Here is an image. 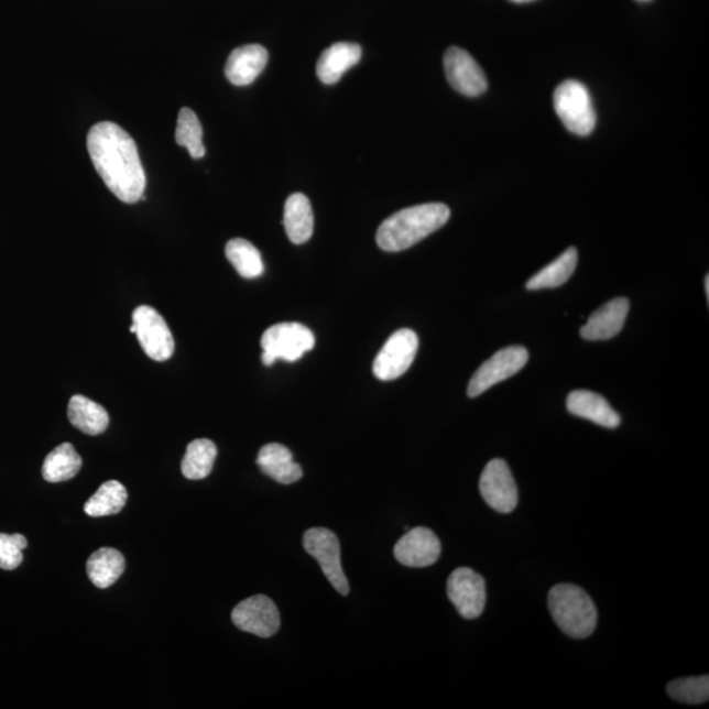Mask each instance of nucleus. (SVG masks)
I'll return each mask as SVG.
<instances>
[{"mask_svg": "<svg viewBox=\"0 0 709 709\" xmlns=\"http://www.w3.org/2000/svg\"><path fill=\"white\" fill-rule=\"evenodd\" d=\"M87 149L101 179L119 200L134 204L142 199L146 176L138 145L124 129L99 122L88 132Z\"/></svg>", "mask_w": 709, "mask_h": 709, "instance_id": "f257e3e1", "label": "nucleus"}, {"mask_svg": "<svg viewBox=\"0 0 709 709\" xmlns=\"http://www.w3.org/2000/svg\"><path fill=\"white\" fill-rule=\"evenodd\" d=\"M451 210L441 203L421 204L400 210L380 225L377 241L381 250L399 252L411 249L445 227Z\"/></svg>", "mask_w": 709, "mask_h": 709, "instance_id": "f03ea898", "label": "nucleus"}, {"mask_svg": "<svg viewBox=\"0 0 709 709\" xmlns=\"http://www.w3.org/2000/svg\"><path fill=\"white\" fill-rule=\"evenodd\" d=\"M548 606L552 618L565 635L581 640L591 636L596 631L597 607L578 586H555L549 591Z\"/></svg>", "mask_w": 709, "mask_h": 709, "instance_id": "7ed1b4c3", "label": "nucleus"}, {"mask_svg": "<svg viewBox=\"0 0 709 709\" xmlns=\"http://www.w3.org/2000/svg\"><path fill=\"white\" fill-rule=\"evenodd\" d=\"M554 103L558 118L568 131L589 135L595 131L597 113L588 88L581 81L565 80L556 88Z\"/></svg>", "mask_w": 709, "mask_h": 709, "instance_id": "20e7f679", "label": "nucleus"}, {"mask_svg": "<svg viewBox=\"0 0 709 709\" xmlns=\"http://www.w3.org/2000/svg\"><path fill=\"white\" fill-rule=\"evenodd\" d=\"M264 366H272L277 359L297 361L304 353L315 349V334L308 327L296 323L271 326L261 340Z\"/></svg>", "mask_w": 709, "mask_h": 709, "instance_id": "39448f33", "label": "nucleus"}, {"mask_svg": "<svg viewBox=\"0 0 709 709\" xmlns=\"http://www.w3.org/2000/svg\"><path fill=\"white\" fill-rule=\"evenodd\" d=\"M304 548L316 558L334 589L340 596H349L350 585L340 563V544L337 535L324 527L310 528L305 532Z\"/></svg>", "mask_w": 709, "mask_h": 709, "instance_id": "423d86ee", "label": "nucleus"}, {"mask_svg": "<svg viewBox=\"0 0 709 709\" xmlns=\"http://www.w3.org/2000/svg\"><path fill=\"white\" fill-rule=\"evenodd\" d=\"M528 361V351L522 346H510L498 351L481 364L469 381L468 397L476 399L490 388L514 377Z\"/></svg>", "mask_w": 709, "mask_h": 709, "instance_id": "0eeeda50", "label": "nucleus"}, {"mask_svg": "<svg viewBox=\"0 0 709 709\" xmlns=\"http://www.w3.org/2000/svg\"><path fill=\"white\" fill-rule=\"evenodd\" d=\"M418 347L419 340L413 330L401 329L392 334L373 361L374 377L381 381L401 378L412 367Z\"/></svg>", "mask_w": 709, "mask_h": 709, "instance_id": "6e6552de", "label": "nucleus"}, {"mask_svg": "<svg viewBox=\"0 0 709 709\" xmlns=\"http://www.w3.org/2000/svg\"><path fill=\"white\" fill-rule=\"evenodd\" d=\"M135 336L150 359L166 361L173 357L175 342L166 320L152 306L141 305L133 312Z\"/></svg>", "mask_w": 709, "mask_h": 709, "instance_id": "1a4fd4ad", "label": "nucleus"}, {"mask_svg": "<svg viewBox=\"0 0 709 709\" xmlns=\"http://www.w3.org/2000/svg\"><path fill=\"white\" fill-rule=\"evenodd\" d=\"M447 596L463 619H477L487 604L486 579L470 568H458L448 578Z\"/></svg>", "mask_w": 709, "mask_h": 709, "instance_id": "9d476101", "label": "nucleus"}, {"mask_svg": "<svg viewBox=\"0 0 709 709\" xmlns=\"http://www.w3.org/2000/svg\"><path fill=\"white\" fill-rule=\"evenodd\" d=\"M231 622L238 630L269 639L281 629V613L269 597L254 596L236 606L231 612Z\"/></svg>", "mask_w": 709, "mask_h": 709, "instance_id": "9b49d317", "label": "nucleus"}, {"mask_svg": "<svg viewBox=\"0 0 709 709\" xmlns=\"http://www.w3.org/2000/svg\"><path fill=\"white\" fill-rule=\"evenodd\" d=\"M480 492L490 508L510 514L517 506V488L508 462L494 459L488 462L480 479Z\"/></svg>", "mask_w": 709, "mask_h": 709, "instance_id": "f8f14e48", "label": "nucleus"}, {"mask_svg": "<svg viewBox=\"0 0 709 709\" xmlns=\"http://www.w3.org/2000/svg\"><path fill=\"white\" fill-rule=\"evenodd\" d=\"M448 84L468 98L480 97L487 91V75L476 59L461 47L452 46L445 54Z\"/></svg>", "mask_w": 709, "mask_h": 709, "instance_id": "ddd939ff", "label": "nucleus"}, {"mask_svg": "<svg viewBox=\"0 0 709 709\" xmlns=\"http://www.w3.org/2000/svg\"><path fill=\"white\" fill-rule=\"evenodd\" d=\"M441 545L432 530L417 527L402 536L394 547V557L408 568H426L439 560Z\"/></svg>", "mask_w": 709, "mask_h": 709, "instance_id": "4468645a", "label": "nucleus"}, {"mask_svg": "<svg viewBox=\"0 0 709 709\" xmlns=\"http://www.w3.org/2000/svg\"><path fill=\"white\" fill-rule=\"evenodd\" d=\"M630 312V302L618 297L606 303L589 317L581 327V337L586 340H606L617 337L622 331Z\"/></svg>", "mask_w": 709, "mask_h": 709, "instance_id": "2eb2a0df", "label": "nucleus"}, {"mask_svg": "<svg viewBox=\"0 0 709 709\" xmlns=\"http://www.w3.org/2000/svg\"><path fill=\"white\" fill-rule=\"evenodd\" d=\"M269 63V52L262 45H244L237 47L228 58L225 75L231 85L249 86L264 70Z\"/></svg>", "mask_w": 709, "mask_h": 709, "instance_id": "dca6fc26", "label": "nucleus"}, {"mask_svg": "<svg viewBox=\"0 0 709 709\" xmlns=\"http://www.w3.org/2000/svg\"><path fill=\"white\" fill-rule=\"evenodd\" d=\"M568 412L576 417L595 422L606 428H617L622 424L620 415L613 411L601 394L590 391H575L567 399Z\"/></svg>", "mask_w": 709, "mask_h": 709, "instance_id": "f3484780", "label": "nucleus"}, {"mask_svg": "<svg viewBox=\"0 0 709 709\" xmlns=\"http://www.w3.org/2000/svg\"><path fill=\"white\" fill-rule=\"evenodd\" d=\"M257 463L265 476L283 486H291L303 477V469L293 461L290 449L279 443L262 447Z\"/></svg>", "mask_w": 709, "mask_h": 709, "instance_id": "a211bd4d", "label": "nucleus"}, {"mask_svg": "<svg viewBox=\"0 0 709 709\" xmlns=\"http://www.w3.org/2000/svg\"><path fill=\"white\" fill-rule=\"evenodd\" d=\"M361 47L353 43H337L320 54L317 63V75L325 85H334L346 72L359 64Z\"/></svg>", "mask_w": 709, "mask_h": 709, "instance_id": "6ab92c4d", "label": "nucleus"}, {"mask_svg": "<svg viewBox=\"0 0 709 709\" xmlns=\"http://www.w3.org/2000/svg\"><path fill=\"white\" fill-rule=\"evenodd\" d=\"M283 223L292 243L303 244L310 240L315 230V216L308 197L303 194H293L288 197L285 203Z\"/></svg>", "mask_w": 709, "mask_h": 709, "instance_id": "aec40b11", "label": "nucleus"}, {"mask_svg": "<svg viewBox=\"0 0 709 709\" xmlns=\"http://www.w3.org/2000/svg\"><path fill=\"white\" fill-rule=\"evenodd\" d=\"M67 415L74 427L91 436L103 434L109 425L106 408L80 394L73 395Z\"/></svg>", "mask_w": 709, "mask_h": 709, "instance_id": "412c9836", "label": "nucleus"}, {"mask_svg": "<svg viewBox=\"0 0 709 709\" xmlns=\"http://www.w3.org/2000/svg\"><path fill=\"white\" fill-rule=\"evenodd\" d=\"M124 570L126 558L114 548H100L87 561V575L99 589L112 586Z\"/></svg>", "mask_w": 709, "mask_h": 709, "instance_id": "4be33fe9", "label": "nucleus"}, {"mask_svg": "<svg viewBox=\"0 0 709 709\" xmlns=\"http://www.w3.org/2000/svg\"><path fill=\"white\" fill-rule=\"evenodd\" d=\"M578 263V251L576 248L565 250L556 261L544 268L526 284L528 291L557 288L569 281L575 274Z\"/></svg>", "mask_w": 709, "mask_h": 709, "instance_id": "5701e85b", "label": "nucleus"}, {"mask_svg": "<svg viewBox=\"0 0 709 709\" xmlns=\"http://www.w3.org/2000/svg\"><path fill=\"white\" fill-rule=\"evenodd\" d=\"M80 468L79 454L75 451L72 443H63L46 456L43 477L45 481L53 483L69 481L79 473Z\"/></svg>", "mask_w": 709, "mask_h": 709, "instance_id": "b1692460", "label": "nucleus"}, {"mask_svg": "<svg viewBox=\"0 0 709 709\" xmlns=\"http://www.w3.org/2000/svg\"><path fill=\"white\" fill-rule=\"evenodd\" d=\"M217 447L212 440L190 441L182 461V473L188 480H203L212 472Z\"/></svg>", "mask_w": 709, "mask_h": 709, "instance_id": "393cba45", "label": "nucleus"}, {"mask_svg": "<svg viewBox=\"0 0 709 709\" xmlns=\"http://www.w3.org/2000/svg\"><path fill=\"white\" fill-rule=\"evenodd\" d=\"M127 501L126 487L116 480L107 481L86 502L85 513L94 517L116 515L126 508Z\"/></svg>", "mask_w": 709, "mask_h": 709, "instance_id": "a878e982", "label": "nucleus"}, {"mask_svg": "<svg viewBox=\"0 0 709 709\" xmlns=\"http://www.w3.org/2000/svg\"><path fill=\"white\" fill-rule=\"evenodd\" d=\"M225 254L242 277L257 279L263 275L264 264L261 252L243 238H234L229 241Z\"/></svg>", "mask_w": 709, "mask_h": 709, "instance_id": "bb28decb", "label": "nucleus"}, {"mask_svg": "<svg viewBox=\"0 0 709 709\" xmlns=\"http://www.w3.org/2000/svg\"><path fill=\"white\" fill-rule=\"evenodd\" d=\"M175 140L177 145L187 148L194 160H200L206 155V148H204L203 143V127L193 109H181L179 116H177Z\"/></svg>", "mask_w": 709, "mask_h": 709, "instance_id": "cd10ccee", "label": "nucleus"}, {"mask_svg": "<svg viewBox=\"0 0 709 709\" xmlns=\"http://www.w3.org/2000/svg\"><path fill=\"white\" fill-rule=\"evenodd\" d=\"M667 694L674 700L685 705H703L709 699V677L681 678L667 685Z\"/></svg>", "mask_w": 709, "mask_h": 709, "instance_id": "c85d7f7f", "label": "nucleus"}, {"mask_svg": "<svg viewBox=\"0 0 709 709\" xmlns=\"http://www.w3.org/2000/svg\"><path fill=\"white\" fill-rule=\"evenodd\" d=\"M29 547L25 536L0 534V569L13 570L23 563V550Z\"/></svg>", "mask_w": 709, "mask_h": 709, "instance_id": "c756f323", "label": "nucleus"}, {"mask_svg": "<svg viewBox=\"0 0 709 709\" xmlns=\"http://www.w3.org/2000/svg\"><path fill=\"white\" fill-rule=\"evenodd\" d=\"M706 295H707V298H708L709 297V277H708V275L706 276Z\"/></svg>", "mask_w": 709, "mask_h": 709, "instance_id": "7c9ffc66", "label": "nucleus"}, {"mask_svg": "<svg viewBox=\"0 0 709 709\" xmlns=\"http://www.w3.org/2000/svg\"><path fill=\"white\" fill-rule=\"evenodd\" d=\"M511 2H515V3H528V2H532V0H511Z\"/></svg>", "mask_w": 709, "mask_h": 709, "instance_id": "2f4dec72", "label": "nucleus"}, {"mask_svg": "<svg viewBox=\"0 0 709 709\" xmlns=\"http://www.w3.org/2000/svg\"><path fill=\"white\" fill-rule=\"evenodd\" d=\"M129 330H131V332L135 334V331H138V327H135V325L132 324L131 329H129Z\"/></svg>", "mask_w": 709, "mask_h": 709, "instance_id": "473e14b6", "label": "nucleus"}, {"mask_svg": "<svg viewBox=\"0 0 709 709\" xmlns=\"http://www.w3.org/2000/svg\"><path fill=\"white\" fill-rule=\"evenodd\" d=\"M640 2H650V0H640Z\"/></svg>", "mask_w": 709, "mask_h": 709, "instance_id": "72a5a7b5", "label": "nucleus"}]
</instances>
